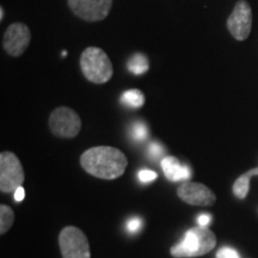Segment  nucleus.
Returning <instances> with one entry per match:
<instances>
[{"instance_id": "ddd939ff", "label": "nucleus", "mask_w": 258, "mask_h": 258, "mask_svg": "<svg viewBox=\"0 0 258 258\" xmlns=\"http://www.w3.org/2000/svg\"><path fill=\"white\" fill-rule=\"evenodd\" d=\"M121 103L127 106H131V108H141L145 103V96L140 90H129V91H125L122 95Z\"/></svg>"}, {"instance_id": "7ed1b4c3", "label": "nucleus", "mask_w": 258, "mask_h": 258, "mask_svg": "<svg viewBox=\"0 0 258 258\" xmlns=\"http://www.w3.org/2000/svg\"><path fill=\"white\" fill-rule=\"evenodd\" d=\"M80 69L93 84H104L111 79L114 70L109 56L98 47H88L80 56Z\"/></svg>"}, {"instance_id": "9d476101", "label": "nucleus", "mask_w": 258, "mask_h": 258, "mask_svg": "<svg viewBox=\"0 0 258 258\" xmlns=\"http://www.w3.org/2000/svg\"><path fill=\"white\" fill-rule=\"evenodd\" d=\"M178 198L185 203L191 206H201L207 207L213 206L217 201V196L208 186L201 183L184 182L177 189Z\"/></svg>"}, {"instance_id": "412c9836", "label": "nucleus", "mask_w": 258, "mask_h": 258, "mask_svg": "<svg viewBox=\"0 0 258 258\" xmlns=\"http://www.w3.org/2000/svg\"><path fill=\"white\" fill-rule=\"evenodd\" d=\"M212 220V217L209 214H201L199 215L198 218V222H199V226H203V227H207L209 225V222Z\"/></svg>"}, {"instance_id": "2eb2a0df", "label": "nucleus", "mask_w": 258, "mask_h": 258, "mask_svg": "<svg viewBox=\"0 0 258 258\" xmlns=\"http://www.w3.org/2000/svg\"><path fill=\"white\" fill-rule=\"evenodd\" d=\"M15 221V213L9 206H0V233L5 234Z\"/></svg>"}, {"instance_id": "aec40b11", "label": "nucleus", "mask_w": 258, "mask_h": 258, "mask_svg": "<svg viewBox=\"0 0 258 258\" xmlns=\"http://www.w3.org/2000/svg\"><path fill=\"white\" fill-rule=\"evenodd\" d=\"M217 258H240L237 251L232 247H221L218 251Z\"/></svg>"}, {"instance_id": "6e6552de", "label": "nucleus", "mask_w": 258, "mask_h": 258, "mask_svg": "<svg viewBox=\"0 0 258 258\" xmlns=\"http://www.w3.org/2000/svg\"><path fill=\"white\" fill-rule=\"evenodd\" d=\"M77 17L86 22H99L108 17L112 0H67Z\"/></svg>"}, {"instance_id": "f257e3e1", "label": "nucleus", "mask_w": 258, "mask_h": 258, "mask_svg": "<svg viewBox=\"0 0 258 258\" xmlns=\"http://www.w3.org/2000/svg\"><path fill=\"white\" fill-rule=\"evenodd\" d=\"M83 169L102 179H115L123 175L128 165L127 157L115 147L97 146L85 151L80 157Z\"/></svg>"}, {"instance_id": "9b49d317", "label": "nucleus", "mask_w": 258, "mask_h": 258, "mask_svg": "<svg viewBox=\"0 0 258 258\" xmlns=\"http://www.w3.org/2000/svg\"><path fill=\"white\" fill-rule=\"evenodd\" d=\"M161 169L164 175L170 182H179V180H188L191 176V171L189 166L182 165L179 160L175 157H165L161 160Z\"/></svg>"}, {"instance_id": "423d86ee", "label": "nucleus", "mask_w": 258, "mask_h": 258, "mask_svg": "<svg viewBox=\"0 0 258 258\" xmlns=\"http://www.w3.org/2000/svg\"><path fill=\"white\" fill-rule=\"evenodd\" d=\"M49 129L59 138L77 137L82 129V120L76 111L67 106H60L49 116Z\"/></svg>"}, {"instance_id": "20e7f679", "label": "nucleus", "mask_w": 258, "mask_h": 258, "mask_svg": "<svg viewBox=\"0 0 258 258\" xmlns=\"http://www.w3.org/2000/svg\"><path fill=\"white\" fill-rule=\"evenodd\" d=\"M59 244L62 258H91L88 238L74 226H67L60 232Z\"/></svg>"}, {"instance_id": "f3484780", "label": "nucleus", "mask_w": 258, "mask_h": 258, "mask_svg": "<svg viewBox=\"0 0 258 258\" xmlns=\"http://www.w3.org/2000/svg\"><path fill=\"white\" fill-rule=\"evenodd\" d=\"M148 156H150L151 159L153 160H158L160 159L161 157L164 156V153H165V150H164V147L161 146L159 143H152L148 146Z\"/></svg>"}, {"instance_id": "dca6fc26", "label": "nucleus", "mask_w": 258, "mask_h": 258, "mask_svg": "<svg viewBox=\"0 0 258 258\" xmlns=\"http://www.w3.org/2000/svg\"><path fill=\"white\" fill-rule=\"evenodd\" d=\"M131 138L133 139L137 143H143L148 138V128L144 122H135V123L131 127Z\"/></svg>"}, {"instance_id": "6ab92c4d", "label": "nucleus", "mask_w": 258, "mask_h": 258, "mask_svg": "<svg viewBox=\"0 0 258 258\" xmlns=\"http://www.w3.org/2000/svg\"><path fill=\"white\" fill-rule=\"evenodd\" d=\"M158 177V175L152 170H141L139 172V179L143 183H150Z\"/></svg>"}, {"instance_id": "1a4fd4ad", "label": "nucleus", "mask_w": 258, "mask_h": 258, "mask_svg": "<svg viewBox=\"0 0 258 258\" xmlns=\"http://www.w3.org/2000/svg\"><path fill=\"white\" fill-rule=\"evenodd\" d=\"M31 41V32L28 25L14 23L6 29L3 37V47L9 55L18 57L28 49Z\"/></svg>"}, {"instance_id": "39448f33", "label": "nucleus", "mask_w": 258, "mask_h": 258, "mask_svg": "<svg viewBox=\"0 0 258 258\" xmlns=\"http://www.w3.org/2000/svg\"><path fill=\"white\" fill-rule=\"evenodd\" d=\"M24 182V170L15 153L0 154V190L3 192L16 191Z\"/></svg>"}, {"instance_id": "5701e85b", "label": "nucleus", "mask_w": 258, "mask_h": 258, "mask_svg": "<svg viewBox=\"0 0 258 258\" xmlns=\"http://www.w3.org/2000/svg\"><path fill=\"white\" fill-rule=\"evenodd\" d=\"M3 17H4V10L2 8V10H0V19H3Z\"/></svg>"}, {"instance_id": "f03ea898", "label": "nucleus", "mask_w": 258, "mask_h": 258, "mask_svg": "<svg viewBox=\"0 0 258 258\" xmlns=\"http://www.w3.org/2000/svg\"><path fill=\"white\" fill-rule=\"evenodd\" d=\"M217 245V237L208 227L190 228L179 244L171 247V254L176 258L200 257L211 252Z\"/></svg>"}, {"instance_id": "a211bd4d", "label": "nucleus", "mask_w": 258, "mask_h": 258, "mask_svg": "<svg viewBox=\"0 0 258 258\" xmlns=\"http://www.w3.org/2000/svg\"><path fill=\"white\" fill-rule=\"evenodd\" d=\"M141 226H143V221H141L140 218H132L129 219L127 225H125V228L129 233H137L141 230Z\"/></svg>"}, {"instance_id": "0eeeda50", "label": "nucleus", "mask_w": 258, "mask_h": 258, "mask_svg": "<svg viewBox=\"0 0 258 258\" xmlns=\"http://www.w3.org/2000/svg\"><path fill=\"white\" fill-rule=\"evenodd\" d=\"M252 28V10L247 2L239 0L227 19V29L237 41H245Z\"/></svg>"}, {"instance_id": "4468645a", "label": "nucleus", "mask_w": 258, "mask_h": 258, "mask_svg": "<svg viewBox=\"0 0 258 258\" xmlns=\"http://www.w3.org/2000/svg\"><path fill=\"white\" fill-rule=\"evenodd\" d=\"M250 177L251 176L246 172L235 179L233 184V194L237 199L244 200L247 196L250 189Z\"/></svg>"}, {"instance_id": "4be33fe9", "label": "nucleus", "mask_w": 258, "mask_h": 258, "mask_svg": "<svg viewBox=\"0 0 258 258\" xmlns=\"http://www.w3.org/2000/svg\"><path fill=\"white\" fill-rule=\"evenodd\" d=\"M24 198H25V190H24L23 186H19V188L15 191L14 199L17 202H21V201H23Z\"/></svg>"}, {"instance_id": "f8f14e48", "label": "nucleus", "mask_w": 258, "mask_h": 258, "mask_svg": "<svg viewBox=\"0 0 258 258\" xmlns=\"http://www.w3.org/2000/svg\"><path fill=\"white\" fill-rule=\"evenodd\" d=\"M148 69H150V63H148L147 57L143 54H135L128 61L129 72L135 74V76H141V74L146 73Z\"/></svg>"}]
</instances>
